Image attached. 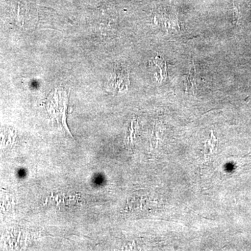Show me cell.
<instances>
[{
	"label": "cell",
	"mask_w": 251,
	"mask_h": 251,
	"mask_svg": "<svg viewBox=\"0 0 251 251\" xmlns=\"http://www.w3.org/2000/svg\"><path fill=\"white\" fill-rule=\"evenodd\" d=\"M125 80H128V75L125 69H115L113 74L110 83L117 90H121V83L125 84Z\"/></svg>",
	"instance_id": "obj_1"
}]
</instances>
